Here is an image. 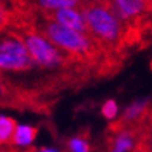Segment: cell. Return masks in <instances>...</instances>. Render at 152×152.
Listing matches in <instances>:
<instances>
[{"label":"cell","mask_w":152,"mask_h":152,"mask_svg":"<svg viewBox=\"0 0 152 152\" xmlns=\"http://www.w3.org/2000/svg\"><path fill=\"white\" fill-rule=\"evenodd\" d=\"M15 3H23L32 9H38L42 11H52V10L60 9H71V7H80L83 4L81 0H11Z\"/></svg>","instance_id":"cell-5"},{"label":"cell","mask_w":152,"mask_h":152,"mask_svg":"<svg viewBox=\"0 0 152 152\" xmlns=\"http://www.w3.org/2000/svg\"><path fill=\"white\" fill-rule=\"evenodd\" d=\"M70 152H89V142L87 134H80L69 141Z\"/></svg>","instance_id":"cell-8"},{"label":"cell","mask_w":152,"mask_h":152,"mask_svg":"<svg viewBox=\"0 0 152 152\" xmlns=\"http://www.w3.org/2000/svg\"><path fill=\"white\" fill-rule=\"evenodd\" d=\"M38 10V9H37ZM39 13L46 17V18L55 21L66 28H70L73 31L83 34L89 37V29H88L87 21L84 17L83 11L80 7H71V9H60V10H52V11H42L38 10Z\"/></svg>","instance_id":"cell-3"},{"label":"cell","mask_w":152,"mask_h":152,"mask_svg":"<svg viewBox=\"0 0 152 152\" xmlns=\"http://www.w3.org/2000/svg\"><path fill=\"white\" fill-rule=\"evenodd\" d=\"M38 134V129L31 127V126H17V130L14 133L13 142L11 145L15 147H28L34 142V140Z\"/></svg>","instance_id":"cell-7"},{"label":"cell","mask_w":152,"mask_h":152,"mask_svg":"<svg viewBox=\"0 0 152 152\" xmlns=\"http://www.w3.org/2000/svg\"><path fill=\"white\" fill-rule=\"evenodd\" d=\"M117 110H119V107H117V103H116L113 99H109V101H106L101 107V113L102 116L107 120H113L117 116Z\"/></svg>","instance_id":"cell-9"},{"label":"cell","mask_w":152,"mask_h":152,"mask_svg":"<svg viewBox=\"0 0 152 152\" xmlns=\"http://www.w3.org/2000/svg\"><path fill=\"white\" fill-rule=\"evenodd\" d=\"M37 152H61V151H57V149H53V148H41Z\"/></svg>","instance_id":"cell-10"},{"label":"cell","mask_w":152,"mask_h":152,"mask_svg":"<svg viewBox=\"0 0 152 152\" xmlns=\"http://www.w3.org/2000/svg\"><path fill=\"white\" fill-rule=\"evenodd\" d=\"M151 69H152V61H151Z\"/></svg>","instance_id":"cell-12"},{"label":"cell","mask_w":152,"mask_h":152,"mask_svg":"<svg viewBox=\"0 0 152 152\" xmlns=\"http://www.w3.org/2000/svg\"><path fill=\"white\" fill-rule=\"evenodd\" d=\"M37 67L23 38L10 25L0 29V74L28 73Z\"/></svg>","instance_id":"cell-2"},{"label":"cell","mask_w":152,"mask_h":152,"mask_svg":"<svg viewBox=\"0 0 152 152\" xmlns=\"http://www.w3.org/2000/svg\"><path fill=\"white\" fill-rule=\"evenodd\" d=\"M151 102L149 99L137 101L127 106L120 116V119L115 123H112L110 127L121 129V127H144L147 124L148 116L151 112Z\"/></svg>","instance_id":"cell-4"},{"label":"cell","mask_w":152,"mask_h":152,"mask_svg":"<svg viewBox=\"0 0 152 152\" xmlns=\"http://www.w3.org/2000/svg\"><path fill=\"white\" fill-rule=\"evenodd\" d=\"M83 3H91V1H95V0H81Z\"/></svg>","instance_id":"cell-11"},{"label":"cell","mask_w":152,"mask_h":152,"mask_svg":"<svg viewBox=\"0 0 152 152\" xmlns=\"http://www.w3.org/2000/svg\"><path fill=\"white\" fill-rule=\"evenodd\" d=\"M87 21L89 37L107 61L119 70L130 46L129 29L116 11L113 0H95L80 6Z\"/></svg>","instance_id":"cell-1"},{"label":"cell","mask_w":152,"mask_h":152,"mask_svg":"<svg viewBox=\"0 0 152 152\" xmlns=\"http://www.w3.org/2000/svg\"><path fill=\"white\" fill-rule=\"evenodd\" d=\"M15 130H17L15 120L0 115V152H15L11 148Z\"/></svg>","instance_id":"cell-6"}]
</instances>
